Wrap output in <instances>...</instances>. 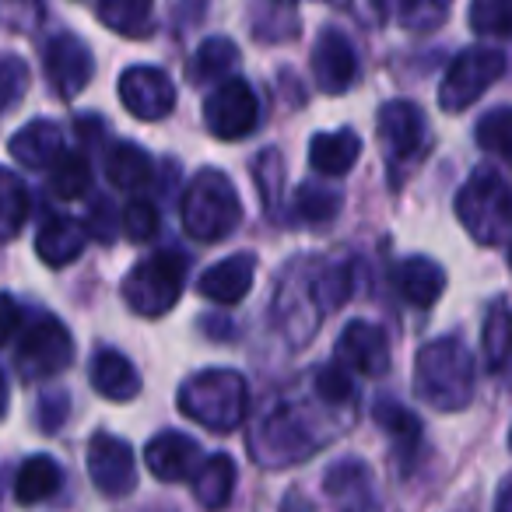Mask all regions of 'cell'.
<instances>
[{"label": "cell", "mask_w": 512, "mask_h": 512, "mask_svg": "<svg viewBox=\"0 0 512 512\" xmlns=\"http://www.w3.org/2000/svg\"><path fill=\"white\" fill-rule=\"evenodd\" d=\"M88 376H92L95 393L106 400H116V404H127V400H134L141 393V376H137V369L120 351H99L92 358V372Z\"/></svg>", "instance_id": "cell-22"}, {"label": "cell", "mask_w": 512, "mask_h": 512, "mask_svg": "<svg viewBox=\"0 0 512 512\" xmlns=\"http://www.w3.org/2000/svg\"><path fill=\"white\" fill-rule=\"evenodd\" d=\"M313 449H320V439L309 432L306 414L288 404L271 407L264 414V421H260V428L249 435V453H256L260 463H271V467L295 463L306 453H313Z\"/></svg>", "instance_id": "cell-8"}, {"label": "cell", "mask_w": 512, "mask_h": 512, "mask_svg": "<svg viewBox=\"0 0 512 512\" xmlns=\"http://www.w3.org/2000/svg\"><path fill=\"white\" fill-rule=\"evenodd\" d=\"M313 393L323 400V404L344 407V404H351V397H355V386H351V376H348V369H344L341 362H330V365H323V369L316 372Z\"/></svg>", "instance_id": "cell-39"}, {"label": "cell", "mask_w": 512, "mask_h": 512, "mask_svg": "<svg viewBox=\"0 0 512 512\" xmlns=\"http://www.w3.org/2000/svg\"><path fill=\"white\" fill-rule=\"evenodd\" d=\"M43 67H46V78H50L53 92H60V99L81 95L95 74L92 50H88L78 36H71V32H57L53 39H46Z\"/></svg>", "instance_id": "cell-11"}, {"label": "cell", "mask_w": 512, "mask_h": 512, "mask_svg": "<svg viewBox=\"0 0 512 512\" xmlns=\"http://www.w3.org/2000/svg\"><path fill=\"white\" fill-rule=\"evenodd\" d=\"M120 102L137 120H162L176 106V85L162 67H130L120 78Z\"/></svg>", "instance_id": "cell-13"}, {"label": "cell", "mask_w": 512, "mask_h": 512, "mask_svg": "<svg viewBox=\"0 0 512 512\" xmlns=\"http://www.w3.org/2000/svg\"><path fill=\"white\" fill-rule=\"evenodd\" d=\"M11 355H15V369L25 383H43V379L60 376L74 362V341L60 320L36 313L15 334Z\"/></svg>", "instance_id": "cell-5"}, {"label": "cell", "mask_w": 512, "mask_h": 512, "mask_svg": "<svg viewBox=\"0 0 512 512\" xmlns=\"http://www.w3.org/2000/svg\"><path fill=\"white\" fill-rule=\"evenodd\" d=\"M64 484V470L53 456L46 453H36L18 467V477H15V498L22 505H39L46 498H53Z\"/></svg>", "instance_id": "cell-25"}, {"label": "cell", "mask_w": 512, "mask_h": 512, "mask_svg": "<svg viewBox=\"0 0 512 512\" xmlns=\"http://www.w3.org/2000/svg\"><path fill=\"white\" fill-rule=\"evenodd\" d=\"M179 214H183V228L190 239L218 242L239 228L242 204H239V193H235L232 179H228L225 172L204 169L186 186Z\"/></svg>", "instance_id": "cell-3"}, {"label": "cell", "mask_w": 512, "mask_h": 512, "mask_svg": "<svg viewBox=\"0 0 512 512\" xmlns=\"http://www.w3.org/2000/svg\"><path fill=\"white\" fill-rule=\"evenodd\" d=\"M235 491V460L228 453H214L200 463L197 477H193V498L204 505L207 512H218L232 502Z\"/></svg>", "instance_id": "cell-24"}, {"label": "cell", "mask_w": 512, "mask_h": 512, "mask_svg": "<svg viewBox=\"0 0 512 512\" xmlns=\"http://www.w3.org/2000/svg\"><path fill=\"white\" fill-rule=\"evenodd\" d=\"M204 123L218 141H242L260 123V102L253 88L239 78H228L204 99Z\"/></svg>", "instance_id": "cell-9"}, {"label": "cell", "mask_w": 512, "mask_h": 512, "mask_svg": "<svg viewBox=\"0 0 512 512\" xmlns=\"http://www.w3.org/2000/svg\"><path fill=\"white\" fill-rule=\"evenodd\" d=\"M88 235H95L99 242H109L116 235V214H113V200L106 197H95L92 200V211L85 218Z\"/></svg>", "instance_id": "cell-44"}, {"label": "cell", "mask_w": 512, "mask_h": 512, "mask_svg": "<svg viewBox=\"0 0 512 512\" xmlns=\"http://www.w3.org/2000/svg\"><path fill=\"white\" fill-rule=\"evenodd\" d=\"M456 218L470 239L498 246L512 232V186L495 169H477L456 193Z\"/></svg>", "instance_id": "cell-4"}, {"label": "cell", "mask_w": 512, "mask_h": 512, "mask_svg": "<svg viewBox=\"0 0 512 512\" xmlns=\"http://www.w3.org/2000/svg\"><path fill=\"white\" fill-rule=\"evenodd\" d=\"M239 67V50H235L232 39H221V36H211L197 46V53L190 57V81L193 85H225L228 74Z\"/></svg>", "instance_id": "cell-27"}, {"label": "cell", "mask_w": 512, "mask_h": 512, "mask_svg": "<svg viewBox=\"0 0 512 512\" xmlns=\"http://www.w3.org/2000/svg\"><path fill=\"white\" fill-rule=\"evenodd\" d=\"M18 306H15V299L11 295H4V341H15V334H18Z\"/></svg>", "instance_id": "cell-45"}, {"label": "cell", "mask_w": 512, "mask_h": 512, "mask_svg": "<svg viewBox=\"0 0 512 512\" xmlns=\"http://www.w3.org/2000/svg\"><path fill=\"white\" fill-rule=\"evenodd\" d=\"M376 130H379V144H383L390 162H407V158L418 155L421 144H425V116L407 99L386 102V106L379 109Z\"/></svg>", "instance_id": "cell-14"}, {"label": "cell", "mask_w": 512, "mask_h": 512, "mask_svg": "<svg viewBox=\"0 0 512 512\" xmlns=\"http://www.w3.org/2000/svg\"><path fill=\"white\" fill-rule=\"evenodd\" d=\"M246 404V379L232 369H204L179 386V411L218 435L242 425Z\"/></svg>", "instance_id": "cell-2"}, {"label": "cell", "mask_w": 512, "mask_h": 512, "mask_svg": "<svg viewBox=\"0 0 512 512\" xmlns=\"http://www.w3.org/2000/svg\"><path fill=\"white\" fill-rule=\"evenodd\" d=\"M393 285H397L400 299H407L418 309H428L446 292V271L428 256H407L393 271Z\"/></svg>", "instance_id": "cell-19"}, {"label": "cell", "mask_w": 512, "mask_h": 512, "mask_svg": "<svg viewBox=\"0 0 512 512\" xmlns=\"http://www.w3.org/2000/svg\"><path fill=\"white\" fill-rule=\"evenodd\" d=\"M509 267H512V246H509Z\"/></svg>", "instance_id": "cell-48"}, {"label": "cell", "mask_w": 512, "mask_h": 512, "mask_svg": "<svg viewBox=\"0 0 512 512\" xmlns=\"http://www.w3.org/2000/svg\"><path fill=\"white\" fill-rule=\"evenodd\" d=\"M323 484H327V495L344 505V512H365V505H369L372 477L358 460H344L330 467Z\"/></svg>", "instance_id": "cell-29"}, {"label": "cell", "mask_w": 512, "mask_h": 512, "mask_svg": "<svg viewBox=\"0 0 512 512\" xmlns=\"http://www.w3.org/2000/svg\"><path fill=\"white\" fill-rule=\"evenodd\" d=\"M341 211V197H337L334 190H323V186H299V193H295V218L306 221V225H316L323 228L334 214Z\"/></svg>", "instance_id": "cell-35"}, {"label": "cell", "mask_w": 512, "mask_h": 512, "mask_svg": "<svg viewBox=\"0 0 512 512\" xmlns=\"http://www.w3.org/2000/svg\"><path fill=\"white\" fill-rule=\"evenodd\" d=\"M337 362L344 369H355L362 376H383L390 369V344L376 323L351 320L344 334L337 337Z\"/></svg>", "instance_id": "cell-16"}, {"label": "cell", "mask_w": 512, "mask_h": 512, "mask_svg": "<svg viewBox=\"0 0 512 512\" xmlns=\"http://www.w3.org/2000/svg\"><path fill=\"white\" fill-rule=\"evenodd\" d=\"M495 512H512V477L498 488V498H495Z\"/></svg>", "instance_id": "cell-46"}, {"label": "cell", "mask_w": 512, "mask_h": 512, "mask_svg": "<svg viewBox=\"0 0 512 512\" xmlns=\"http://www.w3.org/2000/svg\"><path fill=\"white\" fill-rule=\"evenodd\" d=\"M474 137L481 144V151L502 158V162H512V106H498L491 113H484L477 120Z\"/></svg>", "instance_id": "cell-33"}, {"label": "cell", "mask_w": 512, "mask_h": 512, "mask_svg": "<svg viewBox=\"0 0 512 512\" xmlns=\"http://www.w3.org/2000/svg\"><path fill=\"white\" fill-rule=\"evenodd\" d=\"M253 183L260 190V197H264V207L274 211L281 197V186H285V162H281V155L274 148H264L253 158Z\"/></svg>", "instance_id": "cell-37"}, {"label": "cell", "mask_w": 512, "mask_h": 512, "mask_svg": "<svg viewBox=\"0 0 512 512\" xmlns=\"http://www.w3.org/2000/svg\"><path fill=\"white\" fill-rule=\"evenodd\" d=\"M253 274H256V256L235 253L200 274L197 292L204 299L218 302V306H239L249 295V288H253Z\"/></svg>", "instance_id": "cell-18"}, {"label": "cell", "mask_w": 512, "mask_h": 512, "mask_svg": "<svg viewBox=\"0 0 512 512\" xmlns=\"http://www.w3.org/2000/svg\"><path fill=\"white\" fill-rule=\"evenodd\" d=\"M414 390L435 411H463L474 400V355L456 337L428 341L414 362Z\"/></svg>", "instance_id": "cell-1"}, {"label": "cell", "mask_w": 512, "mask_h": 512, "mask_svg": "<svg viewBox=\"0 0 512 512\" xmlns=\"http://www.w3.org/2000/svg\"><path fill=\"white\" fill-rule=\"evenodd\" d=\"M151 11H155V0H99L95 4V15L106 29H113L116 36H148L151 32Z\"/></svg>", "instance_id": "cell-28"}, {"label": "cell", "mask_w": 512, "mask_h": 512, "mask_svg": "<svg viewBox=\"0 0 512 512\" xmlns=\"http://www.w3.org/2000/svg\"><path fill=\"white\" fill-rule=\"evenodd\" d=\"M11 158L18 165H29V169H46L50 172L57 165V158L64 155V134H60L57 123L50 120H32L29 127H22L8 144Z\"/></svg>", "instance_id": "cell-20"}, {"label": "cell", "mask_w": 512, "mask_h": 512, "mask_svg": "<svg viewBox=\"0 0 512 512\" xmlns=\"http://www.w3.org/2000/svg\"><path fill=\"white\" fill-rule=\"evenodd\" d=\"M470 29L481 36H509L512 0H474L470 4Z\"/></svg>", "instance_id": "cell-38"}, {"label": "cell", "mask_w": 512, "mask_h": 512, "mask_svg": "<svg viewBox=\"0 0 512 512\" xmlns=\"http://www.w3.org/2000/svg\"><path fill=\"white\" fill-rule=\"evenodd\" d=\"M481 348H484V365L491 372H498L512 355V309L505 302H491L488 316L481 327Z\"/></svg>", "instance_id": "cell-31"}, {"label": "cell", "mask_w": 512, "mask_h": 512, "mask_svg": "<svg viewBox=\"0 0 512 512\" xmlns=\"http://www.w3.org/2000/svg\"><path fill=\"white\" fill-rule=\"evenodd\" d=\"M355 74H358V57H355V46L348 43V36L337 29H323L313 46L316 88L327 95H341L351 88Z\"/></svg>", "instance_id": "cell-15"}, {"label": "cell", "mask_w": 512, "mask_h": 512, "mask_svg": "<svg viewBox=\"0 0 512 512\" xmlns=\"http://www.w3.org/2000/svg\"><path fill=\"white\" fill-rule=\"evenodd\" d=\"M46 183L60 200L88 197V190H92V162H88L85 151H64L50 169V176H46Z\"/></svg>", "instance_id": "cell-32"}, {"label": "cell", "mask_w": 512, "mask_h": 512, "mask_svg": "<svg viewBox=\"0 0 512 512\" xmlns=\"http://www.w3.org/2000/svg\"><path fill=\"white\" fill-rule=\"evenodd\" d=\"M509 446H512V432H509Z\"/></svg>", "instance_id": "cell-49"}, {"label": "cell", "mask_w": 512, "mask_h": 512, "mask_svg": "<svg viewBox=\"0 0 512 512\" xmlns=\"http://www.w3.org/2000/svg\"><path fill=\"white\" fill-rule=\"evenodd\" d=\"M505 74V53L488 50V46H470L449 64L446 78L439 85V106L446 113H463L470 109L498 78Z\"/></svg>", "instance_id": "cell-7"}, {"label": "cell", "mask_w": 512, "mask_h": 512, "mask_svg": "<svg viewBox=\"0 0 512 512\" xmlns=\"http://www.w3.org/2000/svg\"><path fill=\"white\" fill-rule=\"evenodd\" d=\"M123 235H127L130 242H148L155 239L158 232V211L151 200H130L127 207H123Z\"/></svg>", "instance_id": "cell-40"}, {"label": "cell", "mask_w": 512, "mask_h": 512, "mask_svg": "<svg viewBox=\"0 0 512 512\" xmlns=\"http://www.w3.org/2000/svg\"><path fill=\"white\" fill-rule=\"evenodd\" d=\"M85 239H88L85 221L71 218V214H57V218H50L36 232V253H39V260H43V264L67 267L81 256Z\"/></svg>", "instance_id": "cell-21"}, {"label": "cell", "mask_w": 512, "mask_h": 512, "mask_svg": "<svg viewBox=\"0 0 512 512\" xmlns=\"http://www.w3.org/2000/svg\"><path fill=\"white\" fill-rule=\"evenodd\" d=\"M4 22L15 32H29L43 22V0H4Z\"/></svg>", "instance_id": "cell-42"}, {"label": "cell", "mask_w": 512, "mask_h": 512, "mask_svg": "<svg viewBox=\"0 0 512 512\" xmlns=\"http://www.w3.org/2000/svg\"><path fill=\"white\" fill-rule=\"evenodd\" d=\"M0 200H4V211H0V218H4V239H15L18 232H22L25 218H29V190H25V183L15 176L11 169H4V176H0Z\"/></svg>", "instance_id": "cell-34"}, {"label": "cell", "mask_w": 512, "mask_h": 512, "mask_svg": "<svg viewBox=\"0 0 512 512\" xmlns=\"http://www.w3.org/2000/svg\"><path fill=\"white\" fill-rule=\"evenodd\" d=\"M186 288V256L176 249L148 256L123 278V299L137 316H165Z\"/></svg>", "instance_id": "cell-6"}, {"label": "cell", "mask_w": 512, "mask_h": 512, "mask_svg": "<svg viewBox=\"0 0 512 512\" xmlns=\"http://www.w3.org/2000/svg\"><path fill=\"white\" fill-rule=\"evenodd\" d=\"M316 278H320V264L302 281H295V274H288V281L278 288V299H274V320L281 323L292 344H306L313 337V330L323 320V306H320V292H316Z\"/></svg>", "instance_id": "cell-12"}, {"label": "cell", "mask_w": 512, "mask_h": 512, "mask_svg": "<svg viewBox=\"0 0 512 512\" xmlns=\"http://www.w3.org/2000/svg\"><path fill=\"white\" fill-rule=\"evenodd\" d=\"M67 414H71V397H67L64 390H46L43 397H39V407H36V421L39 428H43L46 435L60 432L67 421Z\"/></svg>", "instance_id": "cell-41"}, {"label": "cell", "mask_w": 512, "mask_h": 512, "mask_svg": "<svg viewBox=\"0 0 512 512\" xmlns=\"http://www.w3.org/2000/svg\"><path fill=\"white\" fill-rule=\"evenodd\" d=\"M88 474H92V484L106 498L130 495L137 484L134 449H130L123 439H116V435L95 432L92 442H88Z\"/></svg>", "instance_id": "cell-10"}, {"label": "cell", "mask_w": 512, "mask_h": 512, "mask_svg": "<svg viewBox=\"0 0 512 512\" xmlns=\"http://www.w3.org/2000/svg\"><path fill=\"white\" fill-rule=\"evenodd\" d=\"M106 176L109 183L116 186V190H144V186L155 179V165H151V155L144 148H137V144H113L106 155Z\"/></svg>", "instance_id": "cell-26"}, {"label": "cell", "mask_w": 512, "mask_h": 512, "mask_svg": "<svg viewBox=\"0 0 512 512\" xmlns=\"http://www.w3.org/2000/svg\"><path fill=\"white\" fill-rule=\"evenodd\" d=\"M144 463L158 481H186L200 470V446L183 432H162L144 446Z\"/></svg>", "instance_id": "cell-17"}, {"label": "cell", "mask_w": 512, "mask_h": 512, "mask_svg": "<svg viewBox=\"0 0 512 512\" xmlns=\"http://www.w3.org/2000/svg\"><path fill=\"white\" fill-rule=\"evenodd\" d=\"M281 512H313V505H309L299 491H292V495L285 498V505H281Z\"/></svg>", "instance_id": "cell-47"}, {"label": "cell", "mask_w": 512, "mask_h": 512, "mask_svg": "<svg viewBox=\"0 0 512 512\" xmlns=\"http://www.w3.org/2000/svg\"><path fill=\"white\" fill-rule=\"evenodd\" d=\"M0 74H4V109H15L18 99L25 95V88H29V67L18 57H4Z\"/></svg>", "instance_id": "cell-43"}, {"label": "cell", "mask_w": 512, "mask_h": 512, "mask_svg": "<svg viewBox=\"0 0 512 512\" xmlns=\"http://www.w3.org/2000/svg\"><path fill=\"white\" fill-rule=\"evenodd\" d=\"M453 0H397V18L407 32H435L449 18Z\"/></svg>", "instance_id": "cell-36"}, {"label": "cell", "mask_w": 512, "mask_h": 512, "mask_svg": "<svg viewBox=\"0 0 512 512\" xmlns=\"http://www.w3.org/2000/svg\"><path fill=\"white\" fill-rule=\"evenodd\" d=\"M362 155V141L355 130H337V134H316L309 144V165L320 176H348Z\"/></svg>", "instance_id": "cell-23"}, {"label": "cell", "mask_w": 512, "mask_h": 512, "mask_svg": "<svg viewBox=\"0 0 512 512\" xmlns=\"http://www.w3.org/2000/svg\"><path fill=\"white\" fill-rule=\"evenodd\" d=\"M372 418H376V425L390 435L393 446H397V453L404 456V460L421 446V421L414 418L404 404H397V400H386V397L376 400V411H372Z\"/></svg>", "instance_id": "cell-30"}]
</instances>
